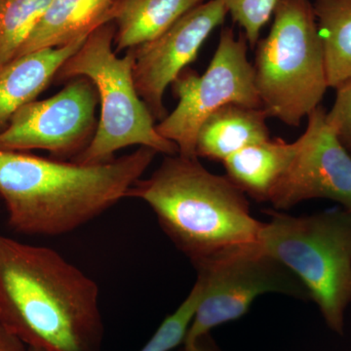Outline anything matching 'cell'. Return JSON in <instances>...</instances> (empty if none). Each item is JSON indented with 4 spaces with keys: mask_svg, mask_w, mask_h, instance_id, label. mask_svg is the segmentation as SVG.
I'll return each instance as SVG.
<instances>
[{
    "mask_svg": "<svg viewBox=\"0 0 351 351\" xmlns=\"http://www.w3.org/2000/svg\"><path fill=\"white\" fill-rule=\"evenodd\" d=\"M0 325L27 348L101 351L98 285L56 251L0 235Z\"/></svg>",
    "mask_w": 351,
    "mask_h": 351,
    "instance_id": "1",
    "label": "cell"
},
{
    "mask_svg": "<svg viewBox=\"0 0 351 351\" xmlns=\"http://www.w3.org/2000/svg\"><path fill=\"white\" fill-rule=\"evenodd\" d=\"M158 152L140 147L103 164L0 151V197L9 226L27 235L73 232L127 197Z\"/></svg>",
    "mask_w": 351,
    "mask_h": 351,
    "instance_id": "2",
    "label": "cell"
},
{
    "mask_svg": "<svg viewBox=\"0 0 351 351\" xmlns=\"http://www.w3.org/2000/svg\"><path fill=\"white\" fill-rule=\"evenodd\" d=\"M127 197L152 208L163 232L195 269L258 242L263 223L252 216L246 195L226 175L207 170L198 157L166 156Z\"/></svg>",
    "mask_w": 351,
    "mask_h": 351,
    "instance_id": "3",
    "label": "cell"
},
{
    "mask_svg": "<svg viewBox=\"0 0 351 351\" xmlns=\"http://www.w3.org/2000/svg\"><path fill=\"white\" fill-rule=\"evenodd\" d=\"M112 22L94 29L58 71L54 82L89 78L99 95L101 115L91 142L73 161L94 165L110 162L115 152L130 145L149 147L165 156L178 154L174 143L156 130L154 117L136 89L130 50L119 57L113 48Z\"/></svg>",
    "mask_w": 351,
    "mask_h": 351,
    "instance_id": "4",
    "label": "cell"
},
{
    "mask_svg": "<svg viewBox=\"0 0 351 351\" xmlns=\"http://www.w3.org/2000/svg\"><path fill=\"white\" fill-rule=\"evenodd\" d=\"M267 214L270 219L263 223L258 244L300 279L327 327L343 336L351 304V211Z\"/></svg>",
    "mask_w": 351,
    "mask_h": 351,
    "instance_id": "5",
    "label": "cell"
},
{
    "mask_svg": "<svg viewBox=\"0 0 351 351\" xmlns=\"http://www.w3.org/2000/svg\"><path fill=\"white\" fill-rule=\"evenodd\" d=\"M272 16L255 47L256 87L270 117L299 127L329 88L317 21L309 0H277Z\"/></svg>",
    "mask_w": 351,
    "mask_h": 351,
    "instance_id": "6",
    "label": "cell"
},
{
    "mask_svg": "<svg viewBox=\"0 0 351 351\" xmlns=\"http://www.w3.org/2000/svg\"><path fill=\"white\" fill-rule=\"evenodd\" d=\"M248 47L243 32L237 36L232 27H225L206 71L200 75L193 69H184L172 83L178 105L156 124V130L177 145L178 154L197 157L196 137L200 126L223 106L263 108L254 66L247 56Z\"/></svg>",
    "mask_w": 351,
    "mask_h": 351,
    "instance_id": "7",
    "label": "cell"
},
{
    "mask_svg": "<svg viewBox=\"0 0 351 351\" xmlns=\"http://www.w3.org/2000/svg\"><path fill=\"white\" fill-rule=\"evenodd\" d=\"M202 299L182 345L243 317L260 295L276 293L311 301L300 279L258 243L241 247L195 269Z\"/></svg>",
    "mask_w": 351,
    "mask_h": 351,
    "instance_id": "8",
    "label": "cell"
},
{
    "mask_svg": "<svg viewBox=\"0 0 351 351\" xmlns=\"http://www.w3.org/2000/svg\"><path fill=\"white\" fill-rule=\"evenodd\" d=\"M99 95L84 76L69 80L59 93L17 110L0 132V151L41 149L56 159H75L91 142L97 129Z\"/></svg>",
    "mask_w": 351,
    "mask_h": 351,
    "instance_id": "9",
    "label": "cell"
},
{
    "mask_svg": "<svg viewBox=\"0 0 351 351\" xmlns=\"http://www.w3.org/2000/svg\"><path fill=\"white\" fill-rule=\"evenodd\" d=\"M319 106L307 115L299 149L269 202L287 210L302 201L325 198L351 211V154L339 142Z\"/></svg>",
    "mask_w": 351,
    "mask_h": 351,
    "instance_id": "10",
    "label": "cell"
},
{
    "mask_svg": "<svg viewBox=\"0 0 351 351\" xmlns=\"http://www.w3.org/2000/svg\"><path fill=\"white\" fill-rule=\"evenodd\" d=\"M223 0H206L189 10L158 38L129 49L134 57L133 77L141 99L154 120L168 115L166 89L197 57L201 46L225 22Z\"/></svg>",
    "mask_w": 351,
    "mask_h": 351,
    "instance_id": "11",
    "label": "cell"
},
{
    "mask_svg": "<svg viewBox=\"0 0 351 351\" xmlns=\"http://www.w3.org/2000/svg\"><path fill=\"white\" fill-rule=\"evenodd\" d=\"M88 36L60 47L27 53L0 66V132L8 125L14 113L36 101L54 82L58 71Z\"/></svg>",
    "mask_w": 351,
    "mask_h": 351,
    "instance_id": "12",
    "label": "cell"
},
{
    "mask_svg": "<svg viewBox=\"0 0 351 351\" xmlns=\"http://www.w3.org/2000/svg\"><path fill=\"white\" fill-rule=\"evenodd\" d=\"M269 112L240 104H228L212 113L196 137V156L225 161L235 152L270 138Z\"/></svg>",
    "mask_w": 351,
    "mask_h": 351,
    "instance_id": "13",
    "label": "cell"
},
{
    "mask_svg": "<svg viewBox=\"0 0 351 351\" xmlns=\"http://www.w3.org/2000/svg\"><path fill=\"white\" fill-rule=\"evenodd\" d=\"M298 149L299 140L287 143L270 138L240 149L221 163L226 177L246 196L257 202H269Z\"/></svg>",
    "mask_w": 351,
    "mask_h": 351,
    "instance_id": "14",
    "label": "cell"
},
{
    "mask_svg": "<svg viewBox=\"0 0 351 351\" xmlns=\"http://www.w3.org/2000/svg\"><path fill=\"white\" fill-rule=\"evenodd\" d=\"M115 1L52 0L16 57L45 48L60 47L88 36L110 22L108 13Z\"/></svg>",
    "mask_w": 351,
    "mask_h": 351,
    "instance_id": "15",
    "label": "cell"
},
{
    "mask_svg": "<svg viewBox=\"0 0 351 351\" xmlns=\"http://www.w3.org/2000/svg\"><path fill=\"white\" fill-rule=\"evenodd\" d=\"M206 0H117L108 20L115 27V53L149 43Z\"/></svg>",
    "mask_w": 351,
    "mask_h": 351,
    "instance_id": "16",
    "label": "cell"
},
{
    "mask_svg": "<svg viewBox=\"0 0 351 351\" xmlns=\"http://www.w3.org/2000/svg\"><path fill=\"white\" fill-rule=\"evenodd\" d=\"M328 87L351 80V0H313Z\"/></svg>",
    "mask_w": 351,
    "mask_h": 351,
    "instance_id": "17",
    "label": "cell"
},
{
    "mask_svg": "<svg viewBox=\"0 0 351 351\" xmlns=\"http://www.w3.org/2000/svg\"><path fill=\"white\" fill-rule=\"evenodd\" d=\"M52 0H0V66L11 61Z\"/></svg>",
    "mask_w": 351,
    "mask_h": 351,
    "instance_id": "18",
    "label": "cell"
},
{
    "mask_svg": "<svg viewBox=\"0 0 351 351\" xmlns=\"http://www.w3.org/2000/svg\"><path fill=\"white\" fill-rule=\"evenodd\" d=\"M198 299L191 294L181 306L164 319L154 336L140 351H171L184 343L196 309ZM29 351H43L29 348Z\"/></svg>",
    "mask_w": 351,
    "mask_h": 351,
    "instance_id": "19",
    "label": "cell"
},
{
    "mask_svg": "<svg viewBox=\"0 0 351 351\" xmlns=\"http://www.w3.org/2000/svg\"><path fill=\"white\" fill-rule=\"evenodd\" d=\"M233 22L243 29L249 46L255 49L261 31L272 17L277 0H223Z\"/></svg>",
    "mask_w": 351,
    "mask_h": 351,
    "instance_id": "20",
    "label": "cell"
},
{
    "mask_svg": "<svg viewBox=\"0 0 351 351\" xmlns=\"http://www.w3.org/2000/svg\"><path fill=\"white\" fill-rule=\"evenodd\" d=\"M326 120L341 144L351 154V80L336 88L334 105Z\"/></svg>",
    "mask_w": 351,
    "mask_h": 351,
    "instance_id": "21",
    "label": "cell"
},
{
    "mask_svg": "<svg viewBox=\"0 0 351 351\" xmlns=\"http://www.w3.org/2000/svg\"><path fill=\"white\" fill-rule=\"evenodd\" d=\"M180 351H223L221 346L217 343L211 332L203 335L199 338L196 339L193 343L188 345H182Z\"/></svg>",
    "mask_w": 351,
    "mask_h": 351,
    "instance_id": "22",
    "label": "cell"
},
{
    "mask_svg": "<svg viewBox=\"0 0 351 351\" xmlns=\"http://www.w3.org/2000/svg\"><path fill=\"white\" fill-rule=\"evenodd\" d=\"M0 351H29V348L0 325Z\"/></svg>",
    "mask_w": 351,
    "mask_h": 351,
    "instance_id": "23",
    "label": "cell"
}]
</instances>
